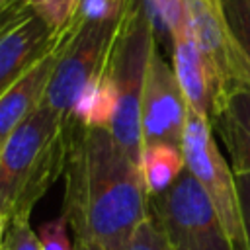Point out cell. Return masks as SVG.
Wrapping results in <instances>:
<instances>
[{
  "instance_id": "obj_24",
  "label": "cell",
  "mask_w": 250,
  "mask_h": 250,
  "mask_svg": "<svg viewBox=\"0 0 250 250\" xmlns=\"http://www.w3.org/2000/svg\"><path fill=\"white\" fill-rule=\"evenodd\" d=\"M25 0H0V16H4L8 10H12V8H16V6H20V4H23Z\"/></svg>"
},
{
  "instance_id": "obj_15",
  "label": "cell",
  "mask_w": 250,
  "mask_h": 250,
  "mask_svg": "<svg viewBox=\"0 0 250 250\" xmlns=\"http://www.w3.org/2000/svg\"><path fill=\"white\" fill-rule=\"evenodd\" d=\"M236 49L250 76V0H221Z\"/></svg>"
},
{
  "instance_id": "obj_21",
  "label": "cell",
  "mask_w": 250,
  "mask_h": 250,
  "mask_svg": "<svg viewBox=\"0 0 250 250\" xmlns=\"http://www.w3.org/2000/svg\"><path fill=\"white\" fill-rule=\"evenodd\" d=\"M127 250H170V246L152 215H148L139 225Z\"/></svg>"
},
{
  "instance_id": "obj_2",
  "label": "cell",
  "mask_w": 250,
  "mask_h": 250,
  "mask_svg": "<svg viewBox=\"0 0 250 250\" xmlns=\"http://www.w3.org/2000/svg\"><path fill=\"white\" fill-rule=\"evenodd\" d=\"M74 119L41 105L12 131L0 152V211L29 219L35 203L64 176Z\"/></svg>"
},
{
  "instance_id": "obj_9",
  "label": "cell",
  "mask_w": 250,
  "mask_h": 250,
  "mask_svg": "<svg viewBox=\"0 0 250 250\" xmlns=\"http://www.w3.org/2000/svg\"><path fill=\"white\" fill-rule=\"evenodd\" d=\"M191 35L219 72L223 84L230 92L234 86H250L246 64L236 49L230 27L225 18L221 0H184Z\"/></svg>"
},
{
  "instance_id": "obj_5",
  "label": "cell",
  "mask_w": 250,
  "mask_h": 250,
  "mask_svg": "<svg viewBox=\"0 0 250 250\" xmlns=\"http://www.w3.org/2000/svg\"><path fill=\"white\" fill-rule=\"evenodd\" d=\"M121 20L74 21L62 37L55 70L43 104L64 119H72V107L80 92L107 64Z\"/></svg>"
},
{
  "instance_id": "obj_7",
  "label": "cell",
  "mask_w": 250,
  "mask_h": 250,
  "mask_svg": "<svg viewBox=\"0 0 250 250\" xmlns=\"http://www.w3.org/2000/svg\"><path fill=\"white\" fill-rule=\"evenodd\" d=\"M188 113L189 105L176 78V72L172 64H168V61L162 57L156 43L148 57L141 100L143 146L154 143L182 146Z\"/></svg>"
},
{
  "instance_id": "obj_10",
  "label": "cell",
  "mask_w": 250,
  "mask_h": 250,
  "mask_svg": "<svg viewBox=\"0 0 250 250\" xmlns=\"http://www.w3.org/2000/svg\"><path fill=\"white\" fill-rule=\"evenodd\" d=\"M172 45V68L182 86L186 102L191 111L213 119L229 90L223 84L219 72L209 62V59L197 47L189 23L180 27L170 37Z\"/></svg>"
},
{
  "instance_id": "obj_22",
  "label": "cell",
  "mask_w": 250,
  "mask_h": 250,
  "mask_svg": "<svg viewBox=\"0 0 250 250\" xmlns=\"http://www.w3.org/2000/svg\"><path fill=\"white\" fill-rule=\"evenodd\" d=\"M234 176H236L238 205H240V217L244 227L246 250H250V174H234Z\"/></svg>"
},
{
  "instance_id": "obj_18",
  "label": "cell",
  "mask_w": 250,
  "mask_h": 250,
  "mask_svg": "<svg viewBox=\"0 0 250 250\" xmlns=\"http://www.w3.org/2000/svg\"><path fill=\"white\" fill-rule=\"evenodd\" d=\"M129 0H78L74 21H113L121 20Z\"/></svg>"
},
{
  "instance_id": "obj_26",
  "label": "cell",
  "mask_w": 250,
  "mask_h": 250,
  "mask_svg": "<svg viewBox=\"0 0 250 250\" xmlns=\"http://www.w3.org/2000/svg\"><path fill=\"white\" fill-rule=\"evenodd\" d=\"M0 152H2V146H0Z\"/></svg>"
},
{
  "instance_id": "obj_8",
  "label": "cell",
  "mask_w": 250,
  "mask_h": 250,
  "mask_svg": "<svg viewBox=\"0 0 250 250\" xmlns=\"http://www.w3.org/2000/svg\"><path fill=\"white\" fill-rule=\"evenodd\" d=\"M62 33L53 31L25 2L8 10L0 18V96L51 53Z\"/></svg>"
},
{
  "instance_id": "obj_13",
  "label": "cell",
  "mask_w": 250,
  "mask_h": 250,
  "mask_svg": "<svg viewBox=\"0 0 250 250\" xmlns=\"http://www.w3.org/2000/svg\"><path fill=\"white\" fill-rule=\"evenodd\" d=\"M117 111V88L111 78L109 66L104 70L80 92L74 102L70 117L84 127H105L109 129Z\"/></svg>"
},
{
  "instance_id": "obj_4",
  "label": "cell",
  "mask_w": 250,
  "mask_h": 250,
  "mask_svg": "<svg viewBox=\"0 0 250 250\" xmlns=\"http://www.w3.org/2000/svg\"><path fill=\"white\" fill-rule=\"evenodd\" d=\"M148 209L170 250H236L215 205L186 168Z\"/></svg>"
},
{
  "instance_id": "obj_1",
  "label": "cell",
  "mask_w": 250,
  "mask_h": 250,
  "mask_svg": "<svg viewBox=\"0 0 250 250\" xmlns=\"http://www.w3.org/2000/svg\"><path fill=\"white\" fill-rule=\"evenodd\" d=\"M64 209L74 240L102 250H127L139 225L150 215L139 164L105 127L74 121L64 166Z\"/></svg>"
},
{
  "instance_id": "obj_6",
  "label": "cell",
  "mask_w": 250,
  "mask_h": 250,
  "mask_svg": "<svg viewBox=\"0 0 250 250\" xmlns=\"http://www.w3.org/2000/svg\"><path fill=\"white\" fill-rule=\"evenodd\" d=\"M182 152H184L186 168L199 182L203 191L209 195L234 248L246 250L234 170L232 166L227 164V158L223 156L215 141L209 119L191 109L186 119Z\"/></svg>"
},
{
  "instance_id": "obj_23",
  "label": "cell",
  "mask_w": 250,
  "mask_h": 250,
  "mask_svg": "<svg viewBox=\"0 0 250 250\" xmlns=\"http://www.w3.org/2000/svg\"><path fill=\"white\" fill-rule=\"evenodd\" d=\"M74 250H102L92 240H74Z\"/></svg>"
},
{
  "instance_id": "obj_25",
  "label": "cell",
  "mask_w": 250,
  "mask_h": 250,
  "mask_svg": "<svg viewBox=\"0 0 250 250\" xmlns=\"http://www.w3.org/2000/svg\"><path fill=\"white\" fill-rule=\"evenodd\" d=\"M6 229H8V219L4 217V213L0 211V250H4V236H6Z\"/></svg>"
},
{
  "instance_id": "obj_17",
  "label": "cell",
  "mask_w": 250,
  "mask_h": 250,
  "mask_svg": "<svg viewBox=\"0 0 250 250\" xmlns=\"http://www.w3.org/2000/svg\"><path fill=\"white\" fill-rule=\"evenodd\" d=\"M148 10L152 14L156 31H162L172 37L180 27L188 23V14H186V2L184 0H146Z\"/></svg>"
},
{
  "instance_id": "obj_20",
  "label": "cell",
  "mask_w": 250,
  "mask_h": 250,
  "mask_svg": "<svg viewBox=\"0 0 250 250\" xmlns=\"http://www.w3.org/2000/svg\"><path fill=\"white\" fill-rule=\"evenodd\" d=\"M41 250H74V242L68 238V221L64 215L47 221L37 230Z\"/></svg>"
},
{
  "instance_id": "obj_19",
  "label": "cell",
  "mask_w": 250,
  "mask_h": 250,
  "mask_svg": "<svg viewBox=\"0 0 250 250\" xmlns=\"http://www.w3.org/2000/svg\"><path fill=\"white\" fill-rule=\"evenodd\" d=\"M4 250H41L37 232L31 229L29 219H12L4 236Z\"/></svg>"
},
{
  "instance_id": "obj_3",
  "label": "cell",
  "mask_w": 250,
  "mask_h": 250,
  "mask_svg": "<svg viewBox=\"0 0 250 250\" xmlns=\"http://www.w3.org/2000/svg\"><path fill=\"white\" fill-rule=\"evenodd\" d=\"M156 45V25L146 0H129L121 18L107 66L117 88V111L109 131L117 145L139 164L143 152L141 100L146 64Z\"/></svg>"
},
{
  "instance_id": "obj_11",
  "label": "cell",
  "mask_w": 250,
  "mask_h": 250,
  "mask_svg": "<svg viewBox=\"0 0 250 250\" xmlns=\"http://www.w3.org/2000/svg\"><path fill=\"white\" fill-rule=\"evenodd\" d=\"M62 37L51 53H47L33 68H29L12 88L0 96V146L12 135V131H16V127L21 125L41 105L57 64Z\"/></svg>"
},
{
  "instance_id": "obj_27",
  "label": "cell",
  "mask_w": 250,
  "mask_h": 250,
  "mask_svg": "<svg viewBox=\"0 0 250 250\" xmlns=\"http://www.w3.org/2000/svg\"><path fill=\"white\" fill-rule=\"evenodd\" d=\"M0 18H2V16H0Z\"/></svg>"
},
{
  "instance_id": "obj_14",
  "label": "cell",
  "mask_w": 250,
  "mask_h": 250,
  "mask_svg": "<svg viewBox=\"0 0 250 250\" xmlns=\"http://www.w3.org/2000/svg\"><path fill=\"white\" fill-rule=\"evenodd\" d=\"M148 197L164 193L186 170L182 146L168 143L145 145L139 162Z\"/></svg>"
},
{
  "instance_id": "obj_12",
  "label": "cell",
  "mask_w": 250,
  "mask_h": 250,
  "mask_svg": "<svg viewBox=\"0 0 250 250\" xmlns=\"http://www.w3.org/2000/svg\"><path fill=\"white\" fill-rule=\"evenodd\" d=\"M234 174H250V86H234L211 119Z\"/></svg>"
},
{
  "instance_id": "obj_16",
  "label": "cell",
  "mask_w": 250,
  "mask_h": 250,
  "mask_svg": "<svg viewBox=\"0 0 250 250\" xmlns=\"http://www.w3.org/2000/svg\"><path fill=\"white\" fill-rule=\"evenodd\" d=\"M25 6L53 31L62 33L72 25L78 0H25Z\"/></svg>"
}]
</instances>
